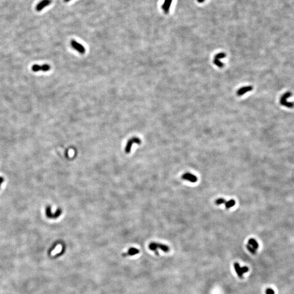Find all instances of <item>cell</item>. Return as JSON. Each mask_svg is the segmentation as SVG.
Returning a JSON list of instances; mask_svg holds the SVG:
<instances>
[{
    "mask_svg": "<svg viewBox=\"0 0 294 294\" xmlns=\"http://www.w3.org/2000/svg\"><path fill=\"white\" fill-rule=\"evenodd\" d=\"M149 248L151 251L155 252V254L158 255H159V251L158 249H160L161 251H162L164 252H168L170 251V248L166 245L158 243V242H151L149 245Z\"/></svg>",
    "mask_w": 294,
    "mask_h": 294,
    "instance_id": "1",
    "label": "cell"
},
{
    "mask_svg": "<svg viewBox=\"0 0 294 294\" xmlns=\"http://www.w3.org/2000/svg\"><path fill=\"white\" fill-rule=\"evenodd\" d=\"M292 95V94L290 92H288L285 93L281 98L280 99V104L288 108H292L294 107V103L291 102H289L287 100Z\"/></svg>",
    "mask_w": 294,
    "mask_h": 294,
    "instance_id": "2",
    "label": "cell"
},
{
    "mask_svg": "<svg viewBox=\"0 0 294 294\" xmlns=\"http://www.w3.org/2000/svg\"><path fill=\"white\" fill-rule=\"evenodd\" d=\"M234 267L236 271L237 275L240 278H243V275L249 271V269L247 266L241 267L238 262H235L234 264Z\"/></svg>",
    "mask_w": 294,
    "mask_h": 294,
    "instance_id": "3",
    "label": "cell"
},
{
    "mask_svg": "<svg viewBox=\"0 0 294 294\" xmlns=\"http://www.w3.org/2000/svg\"><path fill=\"white\" fill-rule=\"evenodd\" d=\"M141 143V140L140 139L137 137H133L132 138H130L128 141L127 144H126L125 148V151L126 153H129L131 151L132 144H140Z\"/></svg>",
    "mask_w": 294,
    "mask_h": 294,
    "instance_id": "4",
    "label": "cell"
},
{
    "mask_svg": "<svg viewBox=\"0 0 294 294\" xmlns=\"http://www.w3.org/2000/svg\"><path fill=\"white\" fill-rule=\"evenodd\" d=\"M50 69H51L50 65L47 64H45L43 65L34 64L32 67V70L33 72H38L40 71L46 72L49 71Z\"/></svg>",
    "mask_w": 294,
    "mask_h": 294,
    "instance_id": "5",
    "label": "cell"
},
{
    "mask_svg": "<svg viewBox=\"0 0 294 294\" xmlns=\"http://www.w3.org/2000/svg\"><path fill=\"white\" fill-rule=\"evenodd\" d=\"M70 44L72 48L76 50L77 51H78L79 53L81 54H83L85 53L86 49L85 47L82 45V44H81L80 43L77 42L76 40H72L70 42Z\"/></svg>",
    "mask_w": 294,
    "mask_h": 294,
    "instance_id": "6",
    "label": "cell"
},
{
    "mask_svg": "<svg viewBox=\"0 0 294 294\" xmlns=\"http://www.w3.org/2000/svg\"><path fill=\"white\" fill-rule=\"evenodd\" d=\"M181 178L183 180L188 181H190L191 182H192V183L196 182L198 180V178L195 175H194L193 174H191L190 173H187V172L184 173L183 175H182Z\"/></svg>",
    "mask_w": 294,
    "mask_h": 294,
    "instance_id": "7",
    "label": "cell"
},
{
    "mask_svg": "<svg viewBox=\"0 0 294 294\" xmlns=\"http://www.w3.org/2000/svg\"><path fill=\"white\" fill-rule=\"evenodd\" d=\"M62 210H61L60 209H58L56 210L55 214H54V213L51 212L50 207H48L46 210V215L49 218H56L58 217L61 215V214H62Z\"/></svg>",
    "mask_w": 294,
    "mask_h": 294,
    "instance_id": "8",
    "label": "cell"
},
{
    "mask_svg": "<svg viewBox=\"0 0 294 294\" xmlns=\"http://www.w3.org/2000/svg\"><path fill=\"white\" fill-rule=\"evenodd\" d=\"M51 3V0H42L39 3H38L35 7V9L36 11L40 12L44 8H45V7L49 5H50Z\"/></svg>",
    "mask_w": 294,
    "mask_h": 294,
    "instance_id": "9",
    "label": "cell"
},
{
    "mask_svg": "<svg viewBox=\"0 0 294 294\" xmlns=\"http://www.w3.org/2000/svg\"><path fill=\"white\" fill-rule=\"evenodd\" d=\"M253 90V87L251 86H248L242 87L240 89H239L237 92V95L238 96H242L246 93L251 91Z\"/></svg>",
    "mask_w": 294,
    "mask_h": 294,
    "instance_id": "10",
    "label": "cell"
},
{
    "mask_svg": "<svg viewBox=\"0 0 294 294\" xmlns=\"http://www.w3.org/2000/svg\"><path fill=\"white\" fill-rule=\"evenodd\" d=\"M172 1L173 0H165L164 1V3L162 6V9L164 10L165 13L167 14L170 11Z\"/></svg>",
    "mask_w": 294,
    "mask_h": 294,
    "instance_id": "11",
    "label": "cell"
},
{
    "mask_svg": "<svg viewBox=\"0 0 294 294\" xmlns=\"http://www.w3.org/2000/svg\"><path fill=\"white\" fill-rule=\"evenodd\" d=\"M139 253V250L136 248H134V247H132L130 248L129 250L128 251L127 253H124L123 254H122V256H133L135 255L136 254H137Z\"/></svg>",
    "mask_w": 294,
    "mask_h": 294,
    "instance_id": "12",
    "label": "cell"
},
{
    "mask_svg": "<svg viewBox=\"0 0 294 294\" xmlns=\"http://www.w3.org/2000/svg\"><path fill=\"white\" fill-rule=\"evenodd\" d=\"M248 245L251 246L256 250L259 248V244L254 239H250L248 241Z\"/></svg>",
    "mask_w": 294,
    "mask_h": 294,
    "instance_id": "13",
    "label": "cell"
},
{
    "mask_svg": "<svg viewBox=\"0 0 294 294\" xmlns=\"http://www.w3.org/2000/svg\"><path fill=\"white\" fill-rule=\"evenodd\" d=\"M236 204V202L235 201V200H231L229 201H226L224 205H225V208L227 209H229L232 207H233Z\"/></svg>",
    "mask_w": 294,
    "mask_h": 294,
    "instance_id": "14",
    "label": "cell"
},
{
    "mask_svg": "<svg viewBox=\"0 0 294 294\" xmlns=\"http://www.w3.org/2000/svg\"><path fill=\"white\" fill-rule=\"evenodd\" d=\"M213 62H214V64L217 65V67H218L219 68H223V66H224L223 63L220 62L219 61V60H217V59L214 58V61H213Z\"/></svg>",
    "mask_w": 294,
    "mask_h": 294,
    "instance_id": "15",
    "label": "cell"
},
{
    "mask_svg": "<svg viewBox=\"0 0 294 294\" xmlns=\"http://www.w3.org/2000/svg\"><path fill=\"white\" fill-rule=\"evenodd\" d=\"M226 202V200L224 198H220L217 199L216 201H215V204L217 205H221V204H224Z\"/></svg>",
    "mask_w": 294,
    "mask_h": 294,
    "instance_id": "16",
    "label": "cell"
},
{
    "mask_svg": "<svg viewBox=\"0 0 294 294\" xmlns=\"http://www.w3.org/2000/svg\"><path fill=\"white\" fill-rule=\"evenodd\" d=\"M246 247H247V249L248 250V251H249L250 253H251L253 254H256V249H255L253 247H252L251 246H250V245H249L247 244V245H246Z\"/></svg>",
    "mask_w": 294,
    "mask_h": 294,
    "instance_id": "17",
    "label": "cell"
},
{
    "mask_svg": "<svg viewBox=\"0 0 294 294\" xmlns=\"http://www.w3.org/2000/svg\"><path fill=\"white\" fill-rule=\"evenodd\" d=\"M226 57V55L224 53H219L218 54H216V55L215 56V58L217 59V60H220V59H223L224 58H225Z\"/></svg>",
    "mask_w": 294,
    "mask_h": 294,
    "instance_id": "18",
    "label": "cell"
},
{
    "mask_svg": "<svg viewBox=\"0 0 294 294\" xmlns=\"http://www.w3.org/2000/svg\"><path fill=\"white\" fill-rule=\"evenodd\" d=\"M266 294H275V291L271 288H267L265 291Z\"/></svg>",
    "mask_w": 294,
    "mask_h": 294,
    "instance_id": "19",
    "label": "cell"
},
{
    "mask_svg": "<svg viewBox=\"0 0 294 294\" xmlns=\"http://www.w3.org/2000/svg\"><path fill=\"white\" fill-rule=\"evenodd\" d=\"M3 182V179L2 177H0V186H1V183Z\"/></svg>",
    "mask_w": 294,
    "mask_h": 294,
    "instance_id": "20",
    "label": "cell"
},
{
    "mask_svg": "<svg viewBox=\"0 0 294 294\" xmlns=\"http://www.w3.org/2000/svg\"><path fill=\"white\" fill-rule=\"evenodd\" d=\"M197 1L199 3H203L205 1V0H197Z\"/></svg>",
    "mask_w": 294,
    "mask_h": 294,
    "instance_id": "21",
    "label": "cell"
},
{
    "mask_svg": "<svg viewBox=\"0 0 294 294\" xmlns=\"http://www.w3.org/2000/svg\"><path fill=\"white\" fill-rule=\"evenodd\" d=\"M70 1H71V0H64V1L65 2H69Z\"/></svg>",
    "mask_w": 294,
    "mask_h": 294,
    "instance_id": "22",
    "label": "cell"
}]
</instances>
